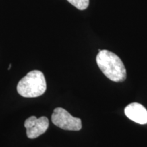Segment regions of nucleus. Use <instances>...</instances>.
<instances>
[{
    "label": "nucleus",
    "instance_id": "f257e3e1",
    "mask_svg": "<svg viewBox=\"0 0 147 147\" xmlns=\"http://www.w3.org/2000/svg\"><path fill=\"white\" fill-rule=\"evenodd\" d=\"M96 62L100 70L105 76L114 82H123L126 79L125 65L119 56L108 50L99 51Z\"/></svg>",
    "mask_w": 147,
    "mask_h": 147
},
{
    "label": "nucleus",
    "instance_id": "f03ea898",
    "mask_svg": "<svg viewBox=\"0 0 147 147\" xmlns=\"http://www.w3.org/2000/svg\"><path fill=\"white\" fill-rule=\"evenodd\" d=\"M47 90V82L44 74L39 70L31 71L18 82L17 91L24 97H37Z\"/></svg>",
    "mask_w": 147,
    "mask_h": 147
},
{
    "label": "nucleus",
    "instance_id": "7ed1b4c3",
    "mask_svg": "<svg viewBox=\"0 0 147 147\" xmlns=\"http://www.w3.org/2000/svg\"><path fill=\"white\" fill-rule=\"evenodd\" d=\"M53 123L62 129L68 131H79L82 129L80 119L73 117L67 110L58 107L53 111L51 116Z\"/></svg>",
    "mask_w": 147,
    "mask_h": 147
},
{
    "label": "nucleus",
    "instance_id": "20e7f679",
    "mask_svg": "<svg viewBox=\"0 0 147 147\" xmlns=\"http://www.w3.org/2000/svg\"><path fill=\"white\" fill-rule=\"evenodd\" d=\"M24 125L27 129V137L34 139L45 133L49 128V121L46 117L38 119L35 116H32L25 120Z\"/></svg>",
    "mask_w": 147,
    "mask_h": 147
},
{
    "label": "nucleus",
    "instance_id": "39448f33",
    "mask_svg": "<svg viewBox=\"0 0 147 147\" xmlns=\"http://www.w3.org/2000/svg\"><path fill=\"white\" fill-rule=\"evenodd\" d=\"M125 114L129 119L139 124L147 123V110L142 104L134 102L125 108Z\"/></svg>",
    "mask_w": 147,
    "mask_h": 147
},
{
    "label": "nucleus",
    "instance_id": "423d86ee",
    "mask_svg": "<svg viewBox=\"0 0 147 147\" xmlns=\"http://www.w3.org/2000/svg\"><path fill=\"white\" fill-rule=\"evenodd\" d=\"M67 1L80 10L87 9L89 4V0H67Z\"/></svg>",
    "mask_w": 147,
    "mask_h": 147
},
{
    "label": "nucleus",
    "instance_id": "0eeeda50",
    "mask_svg": "<svg viewBox=\"0 0 147 147\" xmlns=\"http://www.w3.org/2000/svg\"><path fill=\"white\" fill-rule=\"evenodd\" d=\"M11 67H12V65H11V64H10V66H9V67H8V70H9V69H10V68H11Z\"/></svg>",
    "mask_w": 147,
    "mask_h": 147
}]
</instances>
